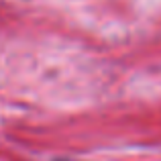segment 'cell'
<instances>
[{"instance_id":"6da1fadb","label":"cell","mask_w":161,"mask_h":161,"mask_svg":"<svg viewBox=\"0 0 161 161\" xmlns=\"http://www.w3.org/2000/svg\"><path fill=\"white\" fill-rule=\"evenodd\" d=\"M59 161H67V159H59Z\"/></svg>"}]
</instances>
